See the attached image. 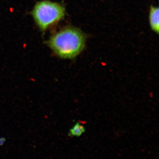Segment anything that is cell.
I'll list each match as a JSON object with an SVG mask.
<instances>
[{
  "instance_id": "5",
  "label": "cell",
  "mask_w": 159,
  "mask_h": 159,
  "mask_svg": "<svg viewBox=\"0 0 159 159\" xmlns=\"http://www.w3.org/2000/svg\"><path fill=\"white\" fill-rule=\"evenodd\" d=\"M6 141V139L5 138H0V146H2Z\"/></svg>"
},
{
  "instance_id": "3",
  "label": "cell",
  "mask_w": 159,
  "mask_h": 159,
  "mask_svg": "<svg viewBox=\"0 0 159 159\" xmlns=\"http://www.w3.org/2000/svg\"><path fill=\"white\" fill-rule=\"evenodd\" d=\"M159 8L157 7L152 6L149 13V24L152 31L157 33H159Z\"/></svg>"
},
{
  "instance_id": "4",
  "label": "cell",
  "mask_w": 159,
  "mask_h": 159,
  "mask_svg": "<svg viewBox=\"0 0 159 159\" xmlns=\"http://www.w3.org/2000/svg\"><path fill=\"white\" fill-rule=\"evenodd\" d=\"M85 129L83 125L77 122L70 129L69 136L70 137H80L84 133Z\"/></svg>"
},
{
  "instance_id": "1",
  "label": "cell",
  "mask_w": 159,
  "mask_h": 159,
  "mask_svg": "<svg viewBox=\"0 0 159 159\" xmlns=\"http://www.w3.org/2000/svg\"><path fill=\"white\" fill-rule=\"evenodd\" d=\"M86 37L83 33L75 27H66L55 32L48 41L50 49L60 58H75L84 49Z\"/></svg>"
},
{
  "instance_id": "2",
  "label": "cell",
  "mask_w": 159,
  "mask_h": 159,
  "mask_svg": "<svg viewBox=\"0 0 159 159\" xmlns=\"http://www.w3.org/2000/svg\"><path fill=\"white\" fill-rule=\"evenodd\" d=\"M31 14L38 28L44 32L64 18L66 9L59 3L43 0L36 3Z\"/></svg>"
}]
</instances>
